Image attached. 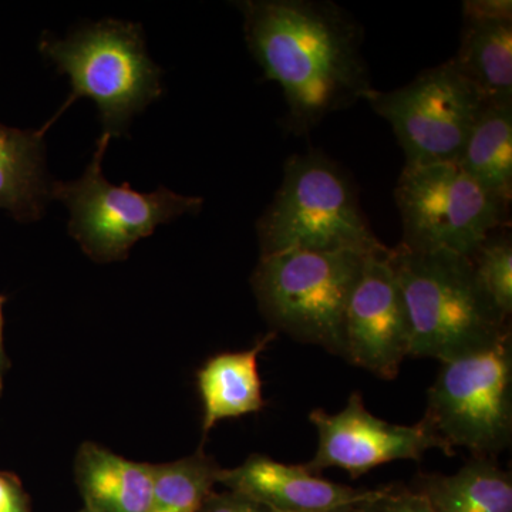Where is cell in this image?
I'll return each mask as SVG.
<instances>
[{
    "label": "cell",
    "instance_id": "6da1fadb",
    "mask_svg": "<svg viewBox=\"0 0 512 512\" xmlns=\"http://www.w3.org/2000/svg\"><path fill=\"white\" fill-rule=\"evenodd\" d=\"M249 52L284 92L288 130L305 136L372 92L363 28L328 0H244Z\"/></svg>",
    "mask_w": 512,
    "mask_h": 512
},
{
    "label": "cell",
    "instance_id": "7a4b0ae2",
    "mask_svg": "<svg viewBox=\"0 0 512 512\" xmlns=\"http://www.w3.org/2000/svg\"><path fill=\"white\" fill-rule=\"evenodd\" d=\"M390 261L409 313L410 356L447 362L511 333L510 319L495 308L467 256L399 245Z\"/></svg>",
    "mask_w": 512,
    "mask_h": 512
},
{
    "label": "cell",
    "instance_id": "3957f363",
    "mask_svg": "<svg viewBox=\"0 0 512 512\" xmlns=\"http://www.w3.org/2000/svg\"><path fill=\"white\" fill-rule=\"evenodd\" d=\"M256 234L261 256L291 251L370 255L387 248L367 224L348 173L318 150L288 158L284 180L256 222Z\"/></svg>",
    "mask_w": 512,
    "mask_h": 512
},
{
    "label": "cell",
    "instance_id": "277c9868",
    "mask_svg": "<svg viewBox=\"0 0 512 512\" xmlns=\"http://www.w3.org/2000/svg\"><path fill=\"white\" fill-rule=\"evenodd\" d=\"M39 49L72 82V94L42 127L45 133L74 101L89 97L99 107L104 133L121 136L134 114L163 94L161 69L148 57L137 23L101 20L62 40L45 33Z\"/></svg>",
    "mask_w": 512,
    "mask_h": 512
},
{
    "label": "cell",
    "instance_id": "5b68a950",
    "mask_svg": "<svg viewBox=\"0 0 512 512\" xmlns=\"http://www.w3.org/2000/svg\"><path fill=\"white\" fill-rule=\"evenodd\" d=\"M367 255L291 251L261 256L251 284L274 332L345 359L346 312Z\"/></svg>",
    "mask_w": 512,
    "mask_h": 512
},
{
    "label": "cell",
    "instance_id": "8992f818",
    "mask_svg": "<svg viewBox=\"0 0 512 512\" xmlns=\"http://www.w3.org/2000/svg\"><path fill=\"white\" fill-rule=\"evenodd\" d=\"M512 336L441 362L423 420L451 450L495 458L512 439Z\"/></svg>",
    "mask_w": 512,
    "mask_h": 512
},
{
    "label": "cell",
    "instance_id": "52a82bcc",
    "mask_svg": "<svg viewBox=\"0 0 512 512\" xmlns=\"http://www.w3.org/2000/svg\"><path fill=\"white\" fill-rule=\"evenodd\" d=\"M110 138L107 133L99 138L79 180L53 181L50 187V198L69 208L70 235L96 262L123 261L133 245L150 237L158 225L198 214L204 204L202 198L184 197L165 187L143 194L128 183L110 184L101 168Z\"/></svg>",
    "mask_w": 512,
    "mask_h": 512
},
{
    "label": "cell",
    "instance_id": "ba28073f",
    "mask_svg": "<svg viewBox=\"0 0 512 512\" xmlns=\"http://www.w3.org/2000/svg\"><path fill=\"white\" fill-rule=\"evenodd\" d=\"M403 224L399 245L410 251H448L471 258L497 229L510 204L485 191L457 163L404 167L394 190Z\"/></svg>",
    "mask_w": 512,
    "mask_h": 512
},
{
    "label": "cell",
    "instance_id": "9c48e42d",
    "mask_svg": "<svg viewBox=\"0 0 512 512\" xmlns=\"http://www.w3.org/2000/svg\"><path fill=\"white\" fill-rule=\"evenodd\" d=\"M365 100L392 126L404 167L457 163L487 106L451 59L393 92L373 89Z\"/></svg>",
    "mask_w": 512,
    "mask_h": 512
},
{
    "label": "cell",
    "instance_id": "30bf717a",
    "mask_svg": "<svg viewBox=\"0 0 512 512\" xmlns=\"http://www.w3.org/2000/svg\"><path fill=\"white\" fill-rule=\"evenodd\" d=\"M309 420L318 430L319 444L315 457L303 466L315 474L336 467L359 478L392 461H420L433 448L446 456L456 454L423 420L414 426H400L379 419L366 409L357 392L342 412L313 410Z\"/></svg>",
    "mask_w": 512,
    "mask_h": 512
},
{
    "label": "cell",
    "instance_id": "8fae6325",
    "mask_svg": "<svg viewBox=\"0 0 512 512\" xmlns=\"http://www.w3.org/2000/svg\"><path fill=\"white\" fill-rule=\"evenodd\" d=\"M412 332L390 248L367 255L350 296L345 325V360L380 379L393 380L410 356Z\"/></svg>",
    "mask_w": 512,
    "mask_h": 512
},
{
    "label": "cell",
    "instance_id": "7c38bea8",
    "mask_svg": "<svg viewBox=\"0 0 512 512\" xmlns=\"http://www.w3.org/2000/svg\"><path fill=\"white\" fill-rule=\"evenodd\" d=\"M218 484L278 512H336L369 491L323 480L305 466H289L262 454H252L231 470L221 468Z\"/></svg>",
    "mask_w": 512,
    "mask_h": 512
},
{
    "label": "cell",
    "instance_id": "4fadbf2b",
    "mask_svg": "<svg viewBox=\"0 0 512 512\" xmlns=\"http://www.w3.org/2000/svg\"><path fill=\"white\" fill-rule=\"evenodd\" d=\"M463 30L453 62L487 104L512 103V3L463 2Z\"/></svg>",
    "mask_w": 512,
    "mask_h": 512
},
{
    "label": "cell",
    "instance_id": "5bb4252c",
    "mask_svg": "<svg viewBox=\"0 0 512 512\" xmlns=\"http://www.w3.org/2000/svg\"><path fill=\"white\" fill-rule=\"evenodd\" d=\"M74 478L89 511L147 512L154 464L127 460L87 441L77 451Z\"/></svg>",
    "mask_w": 512,
    "mask_h": 512
},
{
    "label": "cell",
    "instance_id": "9a60e30c",
    "mask_svg": "<svg viewBox=\"0 0 512 512\" xmlns=\"http://www.w3.org/2000/svg\"><path fill=\"white\" fill-rule=\"evenodd\" d=\"M276 332L258 339L244 352L220 353L198 370V392L204 406L202 431L207 436L218 421L238 419L265 407L258 357L275 339Z\"/></svg>",
    "mask_w": 512,
    "mask_h": 512
},
{
    "label": "cell",
    "instance_id": "2e32d148",
    "mask_svg": "<svg viewBox=\"0 0 512 512\" xmlns=\"http://www.w3.org/2000/svg\"><path fill=\"white\" fill-rule=\"evenodd\" d=\"M45 134L0 124V210L22 224L39 221L50 198Z\"/></svg>",
    "mask_w": 512,
    "mask_h": 512
},
{
    "label": "cell",
    "instance_id": "e0dca14e",
    "mask_svg": "<svg viewBox=\"0 0 512 512\" xmlns=\"http://www.w3.org/2000/svg\"><path fill=\"white\" fill-rule=\"evenodd\" d=\"M412 490L436 512H512V478L495 458L473 457L456 474H419Z\"/></svg>",
    "mask_w": 512,
    "mask_h": 512
},
{
    "label": "cell",
    "instance_id": "ac0fdd59",
    "mask_svg": "<svg viewBox=\"0 0 512 512\" xmlns=\"http://www.w3.org/2000/svg\"><path fill=\"white\" fill-rule=\"evenodd\" d=\"M457 164L485 191L511 204L512 103L485 106Z\"/></svg>",
    "mask_w": 512,
    "mask_h": 512
},
{
    "label": "cell",
    "instance_id": "d6986e66",
    "mask_svg": "<svg viewBox=\"0 0 512 512\" xmlns=\"http://www.w3.org/2000/svg\"><path fill=\"white\" fill-rule=\"evenodd\" d=\"M221 467L200 450L181 460L154 464L147 512H200L218 484Z\"/></svg>",
    "mask_w": 512,
    "mask_h": 512
},
{
    "label": "cell",
    "instance_id": "ffe728a7",
    "mask_svg": "<svg viewBox=\"0 0 512 512\" xmlns=\"http://www.w3.org/2000/svg\"><path fill=\"white\" fill-rule=\"evenodd\" d=\"M485 292L504 318L512 313V242L510 232L497 229L471 256Z\"/></svg>",
    "mask_w": 512,
    "mask_h": 512
},
{
    "label": "cell",
    "instance_id": "44dd1931",
    "mask_svg": "<svg viewBox=\"0 0 512 512\" xmlns=\"http://www.w3.org/2000/svg\"><path fill=\"white\" fill-rule=\"evenodd\" d=\"M336 512H436L429 501L402 485H387V487L369 490L355 503L346 505Z\"/></svg>",
    "mask_w": 512,
    "mask_h": 512
},
{
    "label": "cell",
    "instance_id": "7402d4cb",
    "mask_svg": "<svg viewBox=\"0 0 512 512\" xmlns=\"http://www.w3.org/2000/svg\"><path fill=\"white\" fill-rule=\"evenodd\" d=\"M200 512H278L268 505L259 503L254 498L227 490L224 493L212 491Z\"/></svg>",
    "mask_w": 512,
    "mask_h": 512
},
{
    "label": "cell",
    "instance_id": "603a6c76",
    "mask_svg": "<svg viewBox=\"0 0 512 512\" xmlns=\"http://www.w3.org/2000/svg\"><path fill=\"white\" fill-rule=\"evenodd\" d=\"M0 512H32L30 498L15 474L0 471Z\"/></svg>",
    "mask_w": 512,
    "mask_h": 512
},
{
    "label": "cell",
    "instance_id": "cb8c5ba5",
    "mask_svg": "<svg viewBox=\"0 0 512 512\" xmlns=\"http://www.w3.org/2000/svg\"><path fill=\"white\" fill-rule=\"evenodd\" d=\"M6 303V296L0 293V396L3 392V380L10 367L9 357L5 352V339H3V329H5V315H3V306Z\"/></svg>",
    "mask_w": 512,
    "mask_h": 512
},
{
    "label": "cell",
    "instance_id": "d4e9b609",
    "mask_svg": "<svg viewBox=\"0 0 512 512\" xmlns=\"http://www.w3.org/2000/svg\"><path fill=\"white\" fill-rule=\"evenodd\" d=\"M79 512H92V511L87 510V508H83V510H80Z\"/></svg>",
    "mask_w": 512,
    "mask_h": 512
}]
</instances>
